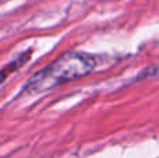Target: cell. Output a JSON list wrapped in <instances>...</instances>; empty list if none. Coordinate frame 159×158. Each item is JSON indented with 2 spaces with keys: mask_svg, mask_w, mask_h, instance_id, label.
Masks as SVG:
<instances>
[{
  "mask_svg": "<svg viewBox=\"0 0 159 158\" xmlns=\"http://www.w3.org/2000/svg\"><path fill=\"white\" fill-rule=\"evenodd\" d=\"M96 66L92 55L85 52H67L57 58L49 66L43 67L28 80L25 91L42 92L59 84L81 78L89 74Z\"/></svg>",
  "mask_w": 159,
  "mask_h": 158,
  "instance_id": "obj_1",
  "label": "cell"
},
{
  "mask_svg": "<svg viewBox=\"0 0 159 158\" xmlns=\"http://www.w3.org/2000/svg\"><path fill=\"white\" fill-rule=\"evenodd\" d=\"M30 55H31V50H28V52H25L24 55L18 56V58H17L16 60L11 62L10 64H7V66H6L3 70H0V83H3V81L6 80V77H7L10 73L16 72L17 69H20V67L22 66V64L27 63L28 59H30Z\"/></svg>",
  "mask_w": 159,
  "mask_h": 158,
  "instance_id": "obj_2",
  "label": "cell"
},
{
  "mask_svg": "<svg viewBox=\"0 0 159 158\" xmlns=\"http://www.w3.org/2000/svg\"><path fill=\"white\" fill-rule=\"evenodd\" d=\"M140 78H159V64L147 67L140 74Z\"/></svg>",
  "mask_w": 159,
  "mask_h": 158,
  "instance_id": "obj_3",
  "label": "cell"
}]
</instances>
